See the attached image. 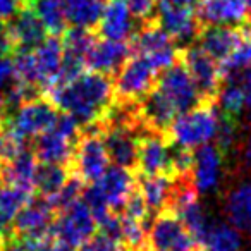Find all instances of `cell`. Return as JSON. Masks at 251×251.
<instances>
[{"label":"cell","instance_id":"1","mask_svg":"<svg viewBox=\"0 0 251 251\" xmlns=\"http://www.w3.org/2000/svg\"><path fill=\"white\" fill-rule=\"evenodd\" d=\"M47 97L59 108L71 114L81 127L98 126L114 103V83L100 73H83L76 79L53 88Z\"/></svg>","mask_w":251,"mask_h":251},{"label":"cell","instance_id":"2","mask_svg":"<svg viewBox=\"0 0 251 251\" xmlns=\"http://www.w3.org/2000/svg\"><path fill=\"white\" fill-rule=\"evenodd\" d=\"M219 107L217 101L208 103L201 101L191 110L177 115L171 124L167 136L172 145L188 150H196L203 145L210 143L217 136L219 129Z\"/></svg>","mask_w":251,"mask_h":251},{"label":"cell","instance_id":"3","mask_svg":"<svg viewBox=\"0 0 251 251\" xmlns=\"http://www.w3.org/2000/svg\"><path fill=\"white\" fill-rule=\"evenodd\" d=\"M160 71L143 55H133L115 74L114 100L138 103L155 88Z\"/></svg>","mask_w":251,"mask_h":251},{"label":"cell","instance_id":"4","mask_svg":"<svg viewBox=\"0 0 251 251\" xmlns=\"http://www.w3.org/2000/svg\"><path fill=\"white\" fill-rule=\"evenodd\" d=\"M57 119H59L57 105L45 95H38L26 100L12 112H7L2 121L29 141L31 138H36L45 131L52 129Z\"/></svg>","mask_w":251,"mask_h":251},{"label":"cell","instance_id":"5","mask_svg":"<svg viewBox=\"0 0 251 251\" xmlns=\"http://www.w3.org/2000/svg\"><path fill=\"white\" fill-rule=\"evenodd\" d=\"M110 164L107 147L98 126L84 127L77 140L76 151L71 162V174L77 176L83 182H95L105 174Z\"/></svg>","mask_w":251,"mask_h":251},{"label":"cell","instance_id":"6","mask_svg":"<svg viewBox=\"0 0 251 251\" xmlns=\"http://www.w3.org/2000/svg\"><path fill=\"white\" fill-rule=\"evenodd\" d=\"M131 55H143L157 67L158 71L167 69L179 60L181 49L176 47V42L167 35L157 19L143 23L131 38Z\"/></svg>","mask_w":251,"mask_h":251},{"label":"cell","instance_id":"7","mask_svg":"<svg viewBox=\"0 0 251 251\" xmlns=\"http://www.w3.org/2000/svg\"><path fill=\"white\" fill-rule=\"evenodd\" d=\"M138 174L174 176L172 169V143L167 133L141 129L138 134Z\"/></svg>","mask_w":251,"mask_h":251},{"label":"cell","instance_id":"8","mask_svg":"<svg viewBox=\"0 0 251 251\" xmlns=\"http://www.w3.org/2000/svg\"><path fill=\"white\" fill-rule=\"evenodd\" d=\"M155 86L165 95V98L171 101L179 115L201 103L195 79L181 59L162 71Z\"/></svg>","mask_w":251,"mask_h":251},{"label":"cell","instance_id":"9","mask_svg":"<svg viewBox=\"0 0 251 251\" xmlns=\"http://www.w3.org/2000/svg\"><path fill=\"white\" fill-rule=\"evenodd\" d=\"M179 59L191 73L201 101H208V103L217 101L219 91L224 84V77L217 60L212 59L200 45H189L186 49H181Z\"/></svg>","mask_w":251,"mask_h":251},{"label":"cell","instance_id":"10","mask_svg":"<svg viewBox=\"0 0 251 251\" xmlns=\"http://www.w3.org/2000/svg\"><path fill=\"white\" fill-rule=\"evenodd\" d=\"M110 162L124 169H136L138 165V134L140 129L122 122L101 121L98 124Z\"/></svg>","mask_w":251,"mask_h":251},{"label":"cell","instance_id":"11","mask_svg":"<svg viewBox=\"0 0 251 251\" xmlns=\"http://www.w3.org/2000/svg\"><path fill=\"white\" fill-rule=\"evenodd\" d=\"M97 220L84 200L74 201L69 208L59 213L52 226V232L73 248H81L97 230Z\"/></svg>","mask_w":251,"mask_h":251},{"label":"cell","instance_id":"12","mask_svg":"<svg viewBox=\"0 0 251 251\" xmlns=\"http://www.w3.org/2000/svg\"><path fill=\"white\" fill-rule=\"evenodd\" d=\"M157 21L176 43L182 45V49L189 47L195 38H198L201 28L195 7L177 5L167 0H158Z\"/></svg>","mask_w":251,"mask_h":251},{"label":"cell","instance_id":"13","mask_svg":"<svg viewBox=\"0 0 251 251\" xmlns=\"http://www.w3.org/2000/svg\"><path fill=\"white\" fill-rule=\"evenodd\" d=\"M196 241L172 210H162L148 229V250L191 251Z\"/></svg>","mask_w":251,"mask_h":251},{"label":"cell","instance_id":"14","mask_svg":"<svg viewBox=\"0 0 251 251\" xmlns=\"http://www.w3.org/2000/svg\"><path fill=\"white\" fill-rule=\"evenodd\" d=\"M55 210L50 206L45 198H33L28 205H25L12 222V232L21 237H33L42 239L47 236L50 227L55 222Z\"/></svg>","mask_w":251,"mask_h":251},{"label":"cell","instance_id":"15","mask_svg":"<svg viewBox=\"0 0 251 251\" xmlns=\"http://www.w3.org/2000/svg\"><path fill=\"white\" fill-rule=\"evenodd\" d=\"M246 33V23L236 26L229 25H212L200 28V47L217 62H222L232 53V50L239 45Z\"/></svg>","mask_w":251,"mask_h":251},{"label":"cell","instance_id":"16","mask_svg":"<svg viewBox=\"0 0 251 251\" xmlns=\"http://www.w3.org/2000/svg\"><path fill=\"white\" fill-rule=\"evenodd\" d=\"M196 18L200 26L243 25L250 18L248 0H198Z\"/></svg>","mask_w":251,"mask_h":251},{"label":"cell","instance_id":"17","mask_svg":"<svg viewBox=\"0 0 251 251\" xmlns=\"http://www.w3.org/2000/svg\"><path fill=\"white\" fill-rule=\"evenodd\" d=\"M62 57H64V43L59 36H53V35L50 38H45L33 50L36 77H38V88L40 91L45 93V97L55 88L60 64H62Z\"/></svg>","mask_w":251,"mask_h":251},{"label":"cell","instance_id":"18","mask_svg":"<svg viewBox=\"0 0 251 251\" xmlns=\"http://www.w3.org/2000/svg\"><path fill=\"white\" fill-rule=\"evenodd\" d=\"M131 57V45L114 40H98L86 53V67L100 74L114 77L124 62Z\"/></svg>","mask_w":251,"mask_h":251},{"label":"cell","instance_id":"19","mask_svg":"<svg viewBox=\"0 0 251 251\" xmlns=\"http://www.w3.org/2000/svg\"><path fill=\"white\" fill-rule=\"evenodd\" d=\"M224 157L217 145H203L195 151V165H193V179L198 193H212L219 188L220 177H222V164Z\"/></svg>","mask_w":251,"mask_h":251},{"label":"cell","instance_id":"20","mask_svg":"<svg viewBox=\"0 0 251 251\" xmlns=\"http://www.w3.org/2000/svg\"><path fill=\"white\" fill-rule=\"evenodd\" d=\"M7 26L16 53L35 50L45 40L47 35V29L43 26L42 19L36 16V12L29 5L23 7L11 21H7Z\"/></svg>","mask_w":251,"mask_h":251},{"label":"cell","instance_id":"21","mask_svg":"<svg viewBox=\"0 0 251 251\" xmlns=\"http://www.w3.org/2000/svg\"><path fill=\"white\" fill-rule=\"evenodd\" d=\"M77 140L64 134L53 126L52 129L45 131L33 143V153L38 162H50V164L67 165L71 169L74 151H76Z\"/></svg>","mask_w":251,"mask_h":251},{"label":"cell","instance_id":"22","mask_svg":"<svg viewBox=\"0 0 251 251\" xmlns=\"http://www.w3.org/2000/svg\"><path fill=\"white\" fill-rule=\"evenodd\" d=\"M134 33V18L124 0H108L98 23V35L105 40L127 42Z\"/></svg>","mask_w":251,"mask_h":251},{"label":"cell","instance_id":"23","mask_svg":"<svg viewBox=\"0 0 251 251\" xmlns=\"http://www.w3.org/2000/svg\"><path fill=\"white\" fill-rule=\"evenodd\" d=\"M38 169V158L29 150L16 155L9 160H0V181L12 186L35 191V176Z\"/></svg>","mask_w":251,"mask_h":251},{"label":"cell","instance_id":"24","mask_svg":"<svg viewBox=\"0 0 251 251\" xmlns=\"http://www.w3.org/2000/svg\"><path fill=\"white\" fill-rule=\"evenodd\" d=\"M138 189L143 195L150 213H158L162 210H169L172 189H174V176L138 174Z\"/></svg>","mask_w":251,"mask_h":251},{"label":"cell","instance_id":"25","mask_svg":"<svg viewBox=\"0 0 251 251\" xmlns=\"http://www.w3.org/2000/svg\"><path fill=\"white\" fill-rule=\"evenodd\" d=\"M224 210L236 229L251 232V179L239 182L236 188L230 189Z\"/></svg>","mask_w":251,"mask_h":251},{"label":"cell","instance_id":"26","mask_svg":"<svg viewBox=\"0 0 251 251\" xmlns=\"http://www.w3.org/2000/svg\"><path fill=\"white\" fill-rule=\"evenodd\" d=\"M67 25L93 29L98 26L107 0H62Z\"/></svg>","mask_w":251,"mask_h":251},{"label":"cell","instance_id":"27","mask_svg":"<svg viewBox=\"0 0 251 251\" xmlns=\"http://www.w3.org/2000/svg\"><path fill=\"white\" fill-rule=\"evenodd\" d=\"M200 246L206 251H241L243 237L232 224L210 222Z\"/></svg>","mask_w":251,"mask_h":251},{"label":"cell","instance_id":"28","mask_svg":"<svg viewBox=\"0 0 251 251\" xmlns=\"http://www.w3.org/2000/svg\"><path fill=\"white\" fill-rule=\"evenodd\" d=\"M172 212L177 213V217L181 219V222L184 224V227L188 229V232L193 236V239L196 243H201L203 236H205L206 229L210 226L208 215H206L203 205L198 201V196L189 198L186 201L179 203L172 208Z\"/></svg>","mask_w":251,"mask_h":251},{"label":"cell","instance_id":"29","mask_svg":"<svg viewBox=\"0 0 251 251\" xmlns=\"http://www.w3.org/2000/svg\"><path fill=\"white\" fill-rule=\"evenodd\" d=\"M71 177V169L67 165L50 164V162H42L38 164L35 176V189L40 193L42 198H50L57 191H60L66 181Z\"/></svg>","mask_w":251,"mask_h":251},{"label":"cell","instance_id":"30","mask_svg":"<svg viewBox=\"0 0 251 251\" xmlns=\"http://www.w3.org/2000/svg\"><path fill=\"white\" fill-rule=\"evenodd\" d=\"M28 5L42 19L43 26L53 36H60L67 29V19L62 0H29Z\"/></svg>","mask_w":251,"mask_h":251},{"label":"cell","instance_id":"31","mask_svg":"<svg viewBox=\"0 0 251 251\" xmlns=\"http://www.w3.org/2000/svg\"><path fill=\"white\" fill-rule=\"evenodd\" d=\"M219 67H220V73H222L224 81L236 79L244 71L251 67V25L248 21H246V33H244L243 40L232 50V53L219 64Z\"/></svg>","mask_w":251,"mask_h":251},{"label":"cell","instance_id":"32","mask_svg":"<svg viewBox=\"0 0 251 251\" xmlns=\"http://www.w3.org/2000/svg\"><path fill=\"white\" fill-rule=\"evenodd\" d=\"M217 107L222 114L229 115V117L239 119L243 108L246 107V100H244V90L241 83L236 79H227L224 81L222 88L217 97Z\"/></svg>","mask_w":251,"mask_h":251},{"label":"cell","instance_id":"33","mask_svg":"<svg viewBox=\"0 0 251 251\" xmlns=\"http://www.w3.org/2000/svg\"><path fill=\"white\" fill-rule=\"evenodd\" d=\"M83 186H84V182L81 181L77 176L71 174V177L67 179L66 184L60 188V191H57L53 196L45 198V200L50 203V206L55 210L57 215H59L60 212H64L66 208H69L74 201H77V200H79V196L84 193Z\"/></svg>","mask_w":251,"mask_h":251},{"label":"cell","instance_id":"34","mask_svg":"<svg viewBox=\"0 0 251 251\" xmlns=\"http://www.w3.org/2000/svg\"><path fill=\"white\" fill-rule=\"evenodd\" d=\"M79 251H126L124 243L103 232L93 234L86 243L81 244Z\"/></svg>","mask_w":251,"mask_h":251},{"label":"cell","instance_id":"35","mask_svg":"<svg viewBox=\"0 0 251 251\" xmlns=\"http://www.w3.org/2000/svg\"><path fill=\"white\" fill-rule=\"evenodd\" d=\"M126 5L129 7L131 14L141 25L157 19V5L158 0H124Z\"/></svg>","mask_w":251,"mask_h":251},{"label":"cell","instance_id":"36","mask_svg":"<svg viewBox=\"0 0 251 251\" xmlns=\"http://www.w3.org/2000/svg\"><path fill=\"white\" fill-rule=\"evenodd\" d=\"M36 251H76V248H73L71 244H67L66 241L59 239V237L52 232V227H50L49 234L40 241L38 250Z\"/></svg>","mask_w":251,"mask_h":251},{"label":"cell","instance_id":"37","mask_svg":"<svg viewBox=\"0 0 251 251\" xmlns=\"http://www.w3.org/2000/svg\"><path fill=\"white\" fill-rule=\"evenodd\" d=\"M29 0H0V23H7L28 5Z\"/></svg>","mask_w":251,"mask_h":251},{"label":"cell","instance_id":"38","mask_svg":"<svg viewBox=\"0 0 251 251\" xmlns=\"http://www.w3.org/2000/svg\"><path fill=\"white\" fill-rule=\"evenodd\" d=\"M14 79V59L0 57V90H5Z\"/></svg>","mask_w":251,"mask_h":251},{"label":"cell","instance_id":"39","mask_svg":"<svg viewBox=\"0 0 251 251\" xmlns=\"http://www.w3.org/2000/svg\"><path fill=\"white\" fill-rule=\"evenodd\" d=\"M239 160L244 171L251 172V133L246 134L239 148Z\"/></svg>","mask_w":251,"mask_h":251},{"label":"cell","instance_id":"40","mask_svg":"<svg viewBox=\"0 0 251 251\" xmlns=\"http://www.w3.org/2000/svg\"><path fill=\"white\" fill-rule=\"evenodd\" d=\"M241 86L244 90V100H246V107L251 110V67L246 69L241 74Z\"/></svg>","mask_w":251,"mask_h":251},{"label":"cell","instance_id":"41","mask_svg":"<svg viewBox=\"0 0 251 251\" xmlns=\"http://www.w3.org/2000/svg\"><path fill=\"white\" fill-rule=\"evenodd\" d=\"M167 2H172V4H177V5H189V7H195L198 0H167Z\"/></svg>","mask_w":251,"mask_h":251},{"label":"cell","instance_id":"42","mask_svg":"<svg viewBox=\"0 0 251 251\" xmlns=\"http://www.w3.org/2000/svg\"><path fill=\"white\" fill-rule=\"evenodd\" d=\"M5 114H7V107H5L4 95H0V117H4Z\"/></svg>","mask_w":251,"mask_h":251},{"label":"cell","instance_id":"43","mask_svg":"<svg viewBox=\"0 0 251 251\" xmlns=\"http://www.w3.org/2000/svg\"><path fill=\"white\" fill-rule=\"evenodd\" d=\"M147 251H151V250H147ZM153 251H181V250H153Z\"/></svg>","mask_w":251,"mask_h":251},{"label":"cell","instance_id":"44","mask_svg":"<svg viewBox=\"0 0 251 251\" xmlns=\"http://www.w3.org/2000/svg\"><path fill=\"white\" fill-rule=\"evenodd\" d=\"M248 23H250V25H251V12H250V18H248Z\"/></svg>","mask_w":251,"mask_h":251}]
</instances>
